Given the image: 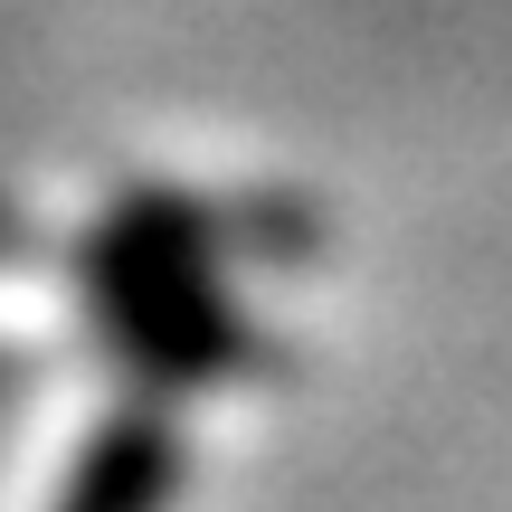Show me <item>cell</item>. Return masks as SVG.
<instances>
[{
  "mask_svg": "<svg viewBox=\"0 0 512 512\" xmlns=\"http://www.w3.org/2000/svg\"><path fill=\"white\" fill-rule=\"evenodd\" d=\"M181 484V446L162 437V418H114L105 437L86 446V465L67 475V503H95V512H124V503H152Z\"/></svg>",
  "mask_w": 512,
  "mask_h": 512,
  "instance_id": "1",
  "label": "cell"
}]
</instances>
